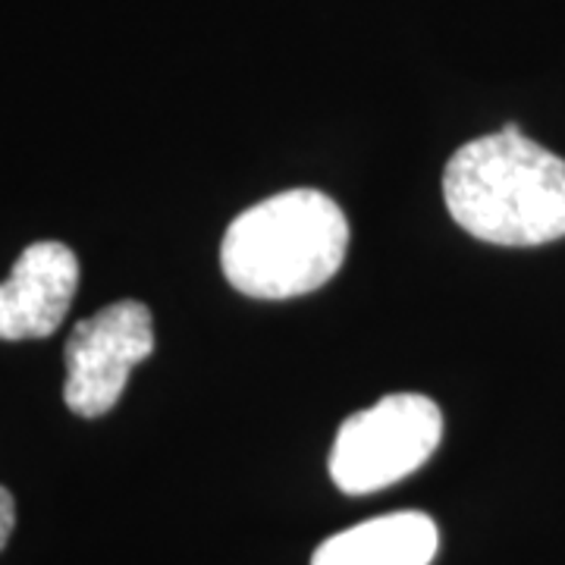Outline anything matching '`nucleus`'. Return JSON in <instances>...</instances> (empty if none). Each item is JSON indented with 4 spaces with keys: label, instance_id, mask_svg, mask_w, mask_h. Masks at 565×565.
<instances>
[{
    "label": "nucleus",
    "instance_id": "2",
    "mask_svg": "<svg viewBox=\"0 0 565 565\" xmlns=\"http://www.w3.org/2000/svg\"><path fill=\"white\" fill-rule=\"evenodd\" d=\"M345 248L343 207L318 189H289L230 223L221 245L223 277L252 299H296L337 277Z\"/></svg>",
    "mask_w": 565,
    "mask_h": 565
},
{
    "label": "nucleus",
    "instance_id": "3",
    "mask_svg": "<svg viewBox=\"0 0 565 565\" xmlns=\"http://www.w3.org/2000/svg\"><path fill=\"white\" fill-rule=\"evenodd\" d=\"M444 437L440 405L422 393H393L340 427L330 452V478L362 497L418 471Z\"/></svg>",
    "mask_w": 565,
    "mask_h": 565
},
{
    "label": "nucleus",
    "instance_id": "7",
    "mask_svg": "<svg viewBox=\"0 0 565 565\" xmlns=\"http://www.w3.org/2000/svg\"><path fill=\"white\" fill-rule=\"evenodd\" d=\"M13 525H17V503H13L10 490H7V487H0V550H3L7 541H10Z\"/></svg>",
    "mask_w": 565,
    "mask_h": 565
},
{
    "label": "nucleus",
    "instance_id": "4",
    "mask_svg": "<svg viewBox=\"0 0 565 565\" xmlns=\"http://www.w3.org/2000/svg\"><path fill=\"white\" fill-rule=\"evenodd\" d=\"M154 352V323L148 305L114 302L73 327L63 359V403L82 418H102L120 403L132 367Z\"/></svg>",
    "mask_w": 565,
    "mask_h": 565
},
{
    "label": "nucleus",
    "instance_id": "1",
    "mask_svg": "<svg viewBox=\"0 0 565 565\" xmlns=\"http://www.w3.org/2000/svg\"><path fill=\"white\" fill-rule=\"evenodd\" d=\"M444 199L449 217L481 243L527 248L565 236V161L515 122L449 158Z\"/></svg>",
    "mask_w": 565,
    "mask_h": 565
},
{
    "label": "nucleus",
    "instance_id": "6",
    "mask_svg": "<svg viewBox=\"0 0 565 565\" xmlns=\"http://www.w3.org/2000/svg\"><path fill=\"white\" fill-rule=\"evenodd\" d=\"M440 534L424 512H393L327 537L311 565H430Z\"/></svg>",
    "mask_w": 565,
    "mask_h": 565
},
{
    "label": "nucleus",
    "instance_id": "5",
    "mask_svg": "<svg viewBox=\"0 0 565 565\" xmlns=\"http://www.w3.org/2000/svg\"><path fill=\"white\" fill-rule=\"evenodd\" d=\"M79 289V258L70 245L41 239L22 252L0 282V340H44L66 318Z\"/></svg>",
    "mask_w": 565,
    "mask_h": 565
}]
</instances>
